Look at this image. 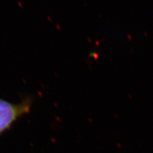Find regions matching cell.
Instances as JSON below:
<instances>
[{"label": "cell", "mask_w": 153, "mask_h": 153, "mask_svg": "<svg viewBox=\"0 0 153 153\" xmlns=\"http://www.w3.org/2000/svg\"><path fill=\"white\" fill-rule=\"evenodd\" d=\"M32 104L31 97H25L16 103L0 98V135L8 130L19 119L30 112Z\"/></svg>", "instance_id": "6da1fadb"}]
</instances>
